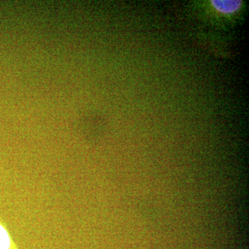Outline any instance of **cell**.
Wrapping results in <instances>:
<instances>
[{
  "label": "cell",
  "instance_id": "cell-1",
  "mask_svg": "<svg viewBox=\"0 0 249 249\" xmlns=\"http://www.w3.org/2000/svg\"><path fill=\"white\" fill-rule=\"evenodd\" d=\"M213 8L219 14L230 16L235 14L242 7V2L237 0H212Z\"/></svg>",
  "mask_w": 249,
  "mask_h": 249
},
{
  "label": "cell",
  "instance_id": "cell-2",
  "mask_svg": "<svg viewBox=\"0 0 249 249\" xmlns=\"http://www.w3.org/2000/svg\"><path fill=\"white\" fill-rule=\"evenodd\" d=\"M11 240L9 232L2 224H0V249H11Z\"/></svg>",
  "mask_w": 249,
  "mask_h": 249
}]
</instances>
